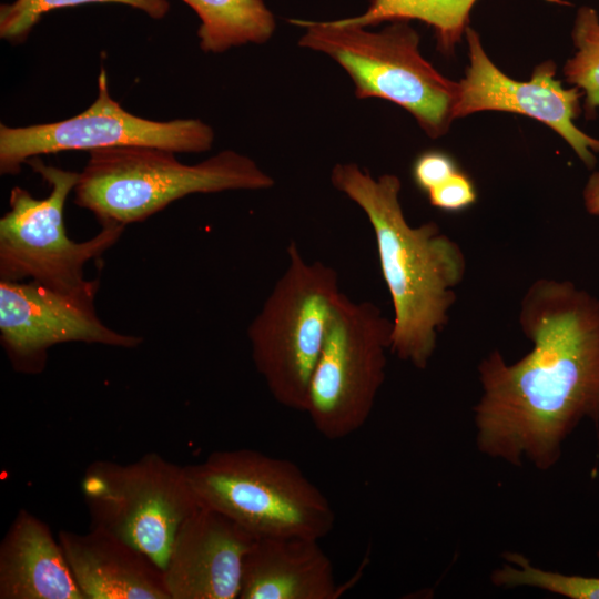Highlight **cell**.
<instances>
[{
  "label": "cell",
  "instance_id": "obj_1",
  "mask_svg": "<svg viewBox=\"0 0 599 599\" xmlns=\"http://www.w3.org/2000/svg\"><path fill=\"white\" fill-rule=\"evenodd\" d=\"M518 318L532 348L514 364L498 349L479 363L476 444L491 458L547 470L580 420L599 423V300L570 281L539 278Z\"/></svg>",
  "mask_w": 599,
  "mask_h": 599
},
{
  "label": "cell",
  "instance_id": "obj_2",
  "mask_svg": "<svg viewBox=\"0 0 599 599\" xmlns=\"http://www.w3.org/2000/svg\"><path fill=\"white\" fill-rule=\"evenodd\" d=\"M331 182L361 207L373 227L394 311L390 352L426 368L456 302L455 287L466 273L460 245L435 222L418 226L407 222L399 201L402 182L395 174L375 179L356 163H338Z\"/></svg>",
  "mask_w": 599,
  "mask_h": 599
},
{
  "label": "cell",
  "instance_id": "obj_3",
  "mask_svg": "<svg viewBox=\"0 0 599 599\" xmlns=\"http://www.w3.org/2000/svg\"><path fill=\"white\" fill-rule=\"evenodd\" d=\"M274 179L247 155L224 150L196 164L151 146L90 152L73 190L74 203L101 224L141 222L190 194L266 190Z\"/></svg>",
  "mask_w": 599,
  "mask_h": 599
},
{
  "label": "cell",
  "instance_id": "obj_4",
  "mask_svg": "<svg viewBox=\"0 0 599 599\" xmlns=\"http://www.w3.org/2000/svg\"><path fill=\"white\" fill-rule=\"evenodd\" d=\"M291 22L305 29L301 47L328 55L346 71L358 99L379 98L402 106L432 139L449 130L459 83L422 55L409 21H392L380 31L341 20Z\"/></svg>",
  "mask_w": 599,
  "mask_h": 599
},
{
  "label": "cell",
  "instance_id": "obj_5",
  "mask_svg": "<svg viewBox=\"0 0 599 599\" xmlns=\"http://www.w3.org/2000/svg\"><path fill=\"white\" fill-rule=\"evenodd\" d=\"M185 470L200 506L223 514L255 538L319 540L335 526L326 496L288 459L247 448L216 450Z\"/></svg>",
  "mask_w": 599,
  "mask_h": 599
},
{
  "label": "cell",
  "instance_id": "obj_6",
  "mask_svg": "<svg viewBox=\"0 0 599 599\" xmlns=\"http://www.w3.org/2000/svg\"><path fill=\"white\" fill-rule=\"evenodd\" d=\"M287 265L251 322L253 363L273 398L305 412L311 378L331 314L341 292L337 272L307 262L297 244L287 246Z\"/></svg>",
  "mask_w": 599,
  "mask_h": 599
},
{
  "label": "cell",
  "instance_id": "obj_7",
  "mask_svg": "<svg viewBox=\"0 0 599 599\" xmlns=\"http://www.w3.org/2000/svg\"><path fill=\"white\" fill-rule=\"evenodd\" d=\"M27 164L41 175L50 192L37 199L20 186L11 190L9 210L0 219V281L28 280L59 291L83 290L95 281L85 280V264L111 248L125 226L101 224L93 237L73 241L67 233L63 211L79 172L47 165L40 156Z\"/></svg>",
  "mask_w": 599,
  "mask_h": 599
},
{
  "label": "cell",
  "instance_id": "obj_8",
  "mask_svg": "<svg viewBox=\"0 0 599 599\" xmlns=\"http://www.w3.org/2000/svg\"><path fill=\"white\" fill-rule=\"evenodd\" d=\"M393 322L372 302L341 293L308 387V414L327 439L347 437L368 419L385 380Z\"/></svg>",
  "mask_w": 599,
  "mask_h": 599
},
{
  "label": "cell",
  "instance_id": "obj_9",
  "mask_svg": "<svg viewBox=\"0 0 599 599\" xmlns=\"http://www.w3.org/2000/svg\"><path fill=\"white\" fill-rule=\"evenodd\" d=\"M81 491L92 527L131 544L162 569L180 526L200 507L185 466L158 453L129 464L92 461Z\"/></svg>",
  "mask_w": 599,
  "mask_h": 599
},
{
  "label": "cell",
  "instance_id": "obj_10",
  "mask_svg": "<svg viewBox=\"0 0 599 599\" xmlns=\"http://www.w3.org/2000/svg\"><path fill=\"white\" fill-rule=\"evenodd\" d=\"M214 131L199 119L155 121L124 110L109 92L101 68L98 97L83 112L29 126L0 124V173L16 175L30 159L63 151H95L120 146H151L174 153L209 151Z\"/></svg>",
  "mask_w": 599,
  "mask_h": 599
},
{
  "label": "cell",
  "instance_id": "obj_11",
  "mask_svg": "<svg viewBox=\"0 0 599 599\" xmlns=\"http://www.w3.org/2000/svg\"><path fill=\"white\" fill-rule=\"evenodd\" d=\"M98 288V280L79 291H59L33 281H0V341L14 369L41 372L48 351L69 342L138 347L141 336L102 323L94 305Z\"/></svg>",
  "mask_w": 599,
  "mask_h": 599
},
{
  "label": "cell",
  "instance_id": "obj_12",
  "mask_svg": "<svg viewBox=\"0 0 599 599\" xmlns=\"http://www.w3.org/2000/svg\"><path fill=\"white\" fill-rule=\"evenodd\" d=\"M469 64L459 83L454 118L480 111H505L530 116L558 133L581 162L592 169L599 139L582 132L573 120L581 112V91L565 89L555 78L556 65L546 61L536 67L528 81H517L501 72L486 54L479 34L467 28Z\"/></svg>",
  "mask_w": 599,
  "mask_h": 599
},
{
  "label": "cell",
  "instance_id": "obj_13",
  "mask_svg": "<svg viewBox=\"0 0 599 599\" xmlns=\"http://www.w3.org/2000/svg\"><path fill=\"white\" fill-rule=\"evenodd\" d=\"M255 539L229 517L200 506L180 526L163 568L171 599H238Z\"/></svg>",
  "mask_w": 599,
  "mask_h": 599
},
{
  "label": "cell",
  "instance_id": "obj_14",
  "mask_svg": "<svg viewBox=\"0 0 599 599\" xmlns=\"http://www.w3.org/2000/svg\"><path fill=\"white\" fill-rule=\"evenodd\" d=\"M58 539L85 599H171L163 569L118 536L90 526Z\"/></svg>",
  "mask_w": 599,
  "mask_h": 599
},
{
  "label": "cell",
  "instance_id": "obj_15",
  "mask_svg": "<svg viewBox=\"0 0 599 599\" xmlns=\"http://www.w3.org/2000/svg\"><path fill=\"white\" fill-rule=\"evenodd\" d=\"M318 541L256 538L245 557L238 599H335L334 567Z\"/></svg>",
  "mask_w": 599,
  "mask_h": 599
},
{
  "label": "cell",
  "instance_id": "obj_16",
  "mask_svg": "<svg viewBox=\"0 0 599 599\" xmlns=\"http://www.w3.org/2000/svg\"><path fill=\"white\" fill-rule=\"evenodd\" d=\"M1 599H85L50 527L20 509L0 544Z\"/></svg>",
  "mask_w": 599,
  "mask_h": 599
},
{
  "label": "cell",
  "instance_id": "obj_17",
  "mask_svg": "<svg viewBox=\"0 0 599 599\" xmlns=\"http://www.w3.org/2000/svg\"><path fill=\"white\" fill-rule=\"evenodd\" d=\"M197 14L202 51L222 53L234 47L267 42L275 19L263 0H182Z\"/></svg>",
  "mask_w": 599,
  "mask_h": 599
},
{
  "label": "cell",
  "instance_id": "obj_18",
  "mask_svg": "<svg viewBox=\"0 0 599 599\" xmlns=\"http://www.w3.org/2000/svg\"><path fill=\"white\" fill-rule=\"evenodd\" d=\"M476 1L369 0L367 9L362 14L339 20L365 28L384 21L419 20L434 29L438 50L450 54L469 27V14ZM545 1L557 4H569L565 0Z\"/></svg>",
  "mask_w": 599,
  "mask_h": 599
},
{
  "label": "cell",
  "instance_id": "obj_19",
  "mask_svg": "<svg viewBox=\"0 0 599 599\" xmlns=\"http://www.w3.org/2000/svg\"><path fill=\"white\" fill-rule=\"evenodd\" d=\"M572 41L575 54L564 65V75L585 97V113L592 119L599 108V14L588 6L578 9Z\"/></svg>",
  "mask_w": 599,
  "mask_h": 599
},
{
  "label": "cell",
  "instance_id": "obj_20",
  "mask_svg": "<svg viewBox=\"0 0 599 599\" xmlns=\"http://www.w3.org/2000/svg\"><path fill=\"white\" fill-rule=\"evenodd\" d=\"M89 3H121L153 19L164 18L170 9L167 0H14L0 6V38L12 44L22 43L45 13Z\"/></svg>",
  "mask_w": 599,
  "mask_h": 599
},
{
  "label": "cell",
  "instance_id": "obj_21",
  "mask_svg": "<svg viewBox=\"0 0 599 599\" xmlns=\"http://www.w3.org/2000/svg\"><path fill=\"white\" fill-rule=\"evenodd\" d=\"M507 564L490 576L496 587H535L571 599H599V578L541 570L521 554L506 551Z\"/></svg>",
  "mask_w": 599,
  "mask_h": 599
},
{
  "label": "cell",
  "instance_id": "obj_22",
  "mask_svg": "<svg viewBox=\"0 0 599 599\" xmlns=\"http://www.w3.org/2000/svg\"><path fill=\"white\" fill-rule=\"evenodd\" d=\"M427 194L433 206L450 212L470 206L477 196L470 179L459 171L433 187Z\"/></svg>",
  "mask_w": 599,
  "mask_h": 599
},
{
  "label": "cell",
  "instance_id": "obj_23",
  "mask_svg": "<svg viewBox=\"0 0 599 599\" xmlns=\"http://www.w3.org/2000/svg\"><path fill=\"white\" fill-rule=\"evenodd\" d=\"M457 170L453 159L438 151H428L420 154L413 165V177L416 185L428 192L443 183Z\"/></svg>",
  "mask_w": 599,
  "mask_h": 599
},
{
  "label": "cell",
  "instance_id": "obj_24",
  "mask_svg": "<svg viewBox=\"0 0 599 599\" xmlns=\"http://www.w3.org/2000/svg\"><path fill=\"white\" fill-rule=\"evenodd\" d=\"M582 196L587 212L599 216V171L593 172L588 179Z\"/></svg>",
  "mask_w": 599,
  "mask_h": 599
}]
</instances>
